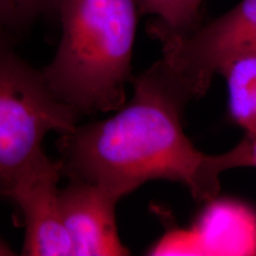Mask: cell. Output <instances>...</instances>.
<instances>
[{"instance_id":"cell-1","label":"cell","mask_w":256,"mask_h":256,"mask_svg":"<svg viewBox=\"0 0 256 256\" xmlns=\"http://www.w3.org/2000/svg\"><path fill=\"white\" fill-rule=\"evenodd\" d=\"M194 95L164 58L133 81V94L104 120L62 134L57 146L63 176L92 183L118 200L147 182H177L197 200L218 194L226 171L220 154L200 151L182 118Z\"/></svg>"},{"instance_id":"cell-2","label":"cell","mask_w":256,"mask_h":256,"mask_svg":"<svg viewBox=\"0 0 256 256\" xmlns=\"http://www.w3.org/2000/svg\"><path fill=\"white\" fill-rule=\"evenodd\" d=\"M62 34L42 70L48 88L76 114L126 104L139 10L136 0H56Z\"/></svg>"},{"instance_id":"cell-3","label":"cell","mask_w":256,"mask_h":256,"mask_svg":"<svg viewBox=\"0 0 256 256\" xmlns=\"http://www.w3.org/2000/svg\"><path fill=\"white\" fill-rule=\"evenodd\" d=\"M78 115L57 100L42 72L12 52L0 55V183L43 151L48 133H69Z\"/></svg>"},{"instance_id":"cell-4","label":"cell","mask_w":256,"mask_h":256,"mask_svg":"<svg viewBox=\"0 0 256 256\" xmlns=\"http://www.w3.org/2000/svg\"><path fill=\"white\" fill-rule=\"evenodd\" d=\"M151 34L162 43V58L200 98L224 64L256 52V0H241L224 14L184 34Z\"/></svg>"},{"instance_id":"cell-5","label":"cell","mask_w":256,"mask_h":256,"mask_svg":"<svg viewBox=\"0 0 256 256\" xmlns=\"http://www.w3.org/2000/svg\"><path fill=\"white\" fill-rule=\"evenodd\" d=\"M60 160L40 151L28 164L0 183V194L17 204L24 217L22 255L72 256L60 206Z\"/></svg>"},{"instance_id":"cell-6","label":"cell","mask_w":256,"mask_h":256,"mask_svg":"<svg viewBox=\"0 0 256 256\" xmlns=\"http://www.w3.org/2000/svg\"><path fill=\"white\" fill-rule=\"evenodd\" d=\"M119 202L102 188L78 179H70L66 188H60V215L72 256L130 254L118 229Z\"/></svg>"},{"instance_id":"cell-7","label":"cell","mask_w":256,"mask_h":256,"mask_svg":"<svg viewBox=\"0 0 256 256\" xmlns=\"http://www.w3.org/2000/svg\"><path fill=\"white\" fill-rule=\"evenodd\" d=\"M228 89V112L244 132L256 130V52L235 57L218 72Z\"/></svg>"},{"instance_id":"cell-8","label":"cell","mask_w":256,"mask_h":256,"mask_svg":"<svg viewBox=\"0 0 256 256\" xmlns=\"http://www.w3.org/2000/svg\"><path fill=\"white\" fill-rule=\"evenodd\" d=\"M140 14L154 16L150 32L184 34L200 24L204 0H136Z\"/></svg>"},{"instance_id":"cell-9","label":"cell","mask_w":256,"mask_h":256,"mask_svg":"<svg viewBox=\"0 0 256 256\" xmlns=\"http://www.w3.org/2000/svg\"><path fill=\"white\" fill-rule=\"evenodd\" d=\"M56 0H0V31L10 40L28 30L42 14L54 12Z\"/></svg>"},{"instance_id":"cell-10","label":"cell","mask_w":256,"mask_h":256,"mask_svg":"<svg viewBox=\"0 0 256 256\" xmlns=\"http://www.w3.org/2000/svg\"><path fill=\"white\" fill-rule=\"evenodd\" d=\"M226 171L238 168H256V130L244 132V136L232 150L222 153Z\"/></svg>"},{"instance_id":"cell-11","label":"cell","mask_w":256,"mask_h":256,"mask_svg":"<svg viewBox=\"0 0 256 256\" xmlns=\"http://www.w3.org/2000/svg\"><path fill=\"white\" fill-rule=\"evenodd\" d=\"M10 44H11V40L0 31V55L10 50Z\"/></svg>"},{"instance_id":"cell-12","label":"cell","mask_w":256,"mask_h":256,"mask_svg":"<svg viewBox=\"0 0 256 256\" xmlns=\"http://www.w3.org/2000/svg\"><path fill=\"white\" fill-rule=\"evenodd\" d=\"M8 255H14V252H12V249L10 248L4 241L0 240V256H8Z\"/></svg>"}]
</instances>
